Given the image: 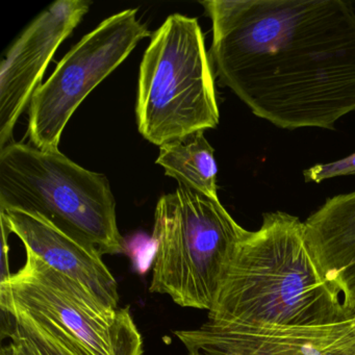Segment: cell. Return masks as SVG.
<instances>
[{"label":"cell","instance_id":"obj_6","mask_svg":"<svg viewBox=\"0 0 355 355\" xmlns=\"http://www.w3.org/2000/svg\"><path fill=\"white\" fill-rule=\"evenodd\" d=\"M26 252L24 267L0 284V309L24 313L64 334L90 355H120L140 336L130 306L114 309Z\"/></svg>","mask_w":355,"mask_h":355},{"label":"cell","instance_id":"obj_3","mask_svg":"<svg viewBox=\"0 0 355 355\" xmlns=\"http://www.w3.org/2000/svg\"><path fill=\"white\" fill-rule=\"evenodd\" d=\"M0 209L39 216L103 255L125 251L107 176L60 150L14 141L0 149Z\"/></svg>","mask_w":355,"mask_h":355},{"label":"cell","instance_id":"obj_9","mask_svg":"<svg viewBox=\"0 0 355 355\" xmlns=\"http://www.w3.org/2000/svg\"><path fill=\"white\" fill-rule=\"evenodd\" d=\"M189 354L355 355V322L325 325H236L205 322L197 329L178 330Z\"/></svg>","mask_w":355,"mask_h":355},{"label":"cell","instance_id":"obj_5","mask_svg":"<svg viewBox=\"0 0 355 355\" xmlns=\"http://www.w3.org/2000/svg\"><path fill=\"white\" fill-rule=\"evenodd\" d=\"M247 232L219 199L178 184L155 207L149 291L180 306L209 311Z\"/></svg>","mask_w":355,"mask_h":355},{"label":"cell","instance_id":"obj_17","mask_svg":"<svg viewBox=\"0 0 355 355\" xmlns=\"http://www.w3.org/2000/svg\"><path fill=\"white\" fill-rule=\"evenodd\" d=\"M347 318H350V319H352L353 321L355 322V311H352V313H348V315H347Z\"/></svg>","mask_w":355,"mask_h":355},{"label":"cell","instance_id":"obj_7","mask_svg":"<svg viewBox=\"0 0 355 355\" xmlns=\"http://www.w3.org/2000/svg\"><path fill=\"white\" fill-rule=\"evenodd\" d=\"M128 9L110 16L74 45L41 85L28 107V134L41 150H59L62 135L80 103L151 33Z\"/></svg>","mask_w":355,"mask_h":355},{"label":"cell","instance_id":"obj_2","mask_svg":"<svg viewBox=\"0 0 355 355\" xmlns=\"http://www.w3.org/2000/svg\"><path fill=\"white\" fill-rule=\"evenodd\" d=\"M207 317L214 324L317 326L347 313L318 268L304 222L274 211L241 241Z\"/></svg>","mask_w":355,"mask_h":355},{"label":"cell","instance_id":"obj_8","mask_svg":"<svg viewBox=\"0 0 355 355\" xmlns=\"http://www.w3.org/2000/svg\"><path fill=\"white\" fill-rule=\"evenodd\" d=\"M87 0H58L20 35L0 66V149L13 141L18 119L41 86L62 43L90 10Z\"/></svg>","mask_w":355,"mask_h":355},{"label":"cell","instance_id":"obj_4","mask_svg":"<svg viewBox=\"0 0 355 355\" xmlns=\"http://www.w3.org/2000/svg\"><path fill=\"white\" fill-rule=\"evenodd\" d=\"M213 67L198 19L167 17L151 35L139 72L137 123L145 140L161 147L217 128Z\"/></svg>","mask_w":355,"mask_h":355},{"label":"cell","instance_id":"obj_16","mask_svg":"<svg viewBox=\"0 0 355 355\" xmlns=\"http://www.w3.org/2000/svg\"><path fill=\"white\" fill-rule=\"evenodd\" d=\"M10 338L11 342L3 346L0 355H34L20 338L16 336H11Z\"/></svg>","mask_w":355,"mask_h":355},{"label":"cell","instance_id":"obj_14","mask_svg":"<svg viewBox=\"0 0 355 355\" xmlns=\"http://www.w3.org/2000/svg\"><path fill=\"white\" fill-rule=\"evenodd\" d=\"M306 182L320 184L328 178L355 175V153L334 163L319 164L303 171Z\"/></svg>","mask_w":355,"mask_h":355},{"label":"cell","instance_id":"obj_11","mask_svg":"<svg viewBox=\"0 0 355 355\" xmlns=\"http://www.w3.org/2000/svg\"><path fill=\"white\" fill-rule=\"evenodd\" d=\"M304 226L318 268L348 315L355 311V192L327 199Z\"/></svg>","mask_w":355,"mask_h":355},{"label":"cell","instance_id":"obj_12","mask_svg":"<svg viewBox=\"0 0 355 355\" xmlns=\"http://www.w3.org/2000/svg\"><path fill=\"white\" fill-rule=\"evenodd\" d=\"M214 153L213 147L200 132L159 147L157 164L165 170L166 175L178 180V184L219 199L218 165Z\"/></svg>","mask_w":355,"mask_h":355},{"label":"cell","instance_id":"obj_10","mask_svg":"<svg viewBox=\"0 0 355 355\" xmlns=\"http://www.w3.org/2000/svg\"><path fill=\"white\" fill-rule=\"evenodd\" d=\"M0 221L19 238L26 251L86 288L103 304L119 309L117 280L96 247L34 214L0 209Z\"/></svg>","mask_w":355,"mask_h":355},{"label":"cell","instance_id":"obj_1","mask_svg":"<svg viewBox=\"0 0 355 355\" xmlns=\"http://www.w3.org/2000/svg\"><path fill=\"white\" fill-rule=\"evenodd\" d=\"M215 74L276 128L355 112V11L344 0H207Z\"/></svg>","mask_w":355,"mask_h":355},{"label":"cell","instance_id":"obj_18","mask_svg":"<svg viewBox=\"0 0 355 355\" xmlns=\"http://www.w3.org/2000/svg\"><path fill=\"white\" fill-rule=\"evenodd\" d=\"M189 355H199V354H189ZM222 355H236V354H222Z\"/></svg>","mask_w":355,"mask_h":355},{"label":"cell","instance_id":"obj_15","mask_svg":"<svg viewBox=\"0 0 355 355\" xmlns=\"http://www.w3.org/2000/svg\"><path fill=\"white\" fill-rule=\"evenodd\" d=\"M1 224V275H0V284L8 282L11 277L12 273L10 271V245L9 234H11L8 230L7 225L3 221H0Z\"/></svg>","mask_w":355,"mask_h":355},{"label":"cell","instance_id":"obj_13","mask_svg":"<svg viewBox=\"0 0 355 355\" xmlns=\"http://www.w3.org/2000/svg\"><path fill=\"white\" fill-rule=\"evenodd\" d=\"M12 315L9 338L16 336L26 345L34 355H90L82 346L72 342L57 330L24 313L6 311ZM120 355H143L142 336L132 340Z\"/></svg>","mask_w":355,"mask_h":355}]
</instances>
